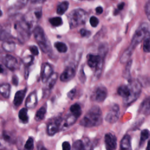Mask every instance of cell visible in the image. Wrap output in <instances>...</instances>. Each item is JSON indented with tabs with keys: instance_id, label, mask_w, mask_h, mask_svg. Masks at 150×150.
<instances>
[{
	"instance_id": "6da1fadb",
	"label": "cell",
	"mask_w": 150,
	"mask_h": 150,
	"mask_svg": "<svg viewBox=\"0 0 150 150\" xmlns=\"http://www.w3.org/2000/svg\"><path fill=\"white\" fill-rule=\"evenodd\" d=\"M103 121L101 111L99 107L94 106L86 113L80 122L85 127H93L100 125Z\"/></svg>"
},
{
	"instance_id": "7a4b0ae2",
	"label": "cell",
	"mask_w": 150,
	"mask_h": 150,
	"mask_svg": "<svg viewBox=\"0 0 150 150\" xmlns=\"http://www.w3.org/2000/svg\"><path fill=\"white\" fill-rule=\"evenodd\" d=\"M32 25L25 18L21 19L15 23V29L17 33V39L21 42L26 41L30 35Z\"/></svg>"
},
{
	"instance_id": "3957f363",
	"label": "cell",
	"mask_w": 150,
	"mask_h": 150,
	"mask_svg": "<svg viewBox=\"0 0 150 150\" xmlns=\"http://www.w3.org/2000/svg\"><path fill=\"white\" fill-rule=\"evenodd\" d=\"M87 12L82 9H75L71 11L67 16L69 23L71 29L84 25L87 19Z\"/></svg>"
},
{
	"instance_id": "277c9868",
	"label": "cell",
	"mask_w": 150,
	"mask_h": 150,
	"mask_svg": "<svg viewBox=\"0 0 150 150\" xmlns=\"http://www.w3.org/2000/svg\"><path fill=\"white\" fill-rule=\"evenodd\" d=\"M33 33L35 39L42 52L46 53L49 52L50 45L43 29L40 26H38L35 28Z\"/></svg>"
},
{
	"instance_id": "5b68a950",
	"label": "cell",
	"mask_w": 150,
	"mask_h": 150,
	"mask_svg": "<svg viewBox=\"0 0 150 150\" xmlns=\"http://www.w3.org/2000/svg\"><path fill=\"white\" fill-rule=\"evenodd\" d=\"M150 35V27L146 23L141 25L134 33L129 48L134 50L135 46L138 45L148 35Z\"/></svg>"
},
{
	"instance_id": "8992f818",
	"label": "cell",
	"mask_w": 150,
	"mask_h": 150,
	"mask_svg": "<svg viewBox=\"0 0 150 150\" xmlns=\"http://www.w3.org/2000/svg\"><path fill=\"white\" fill-rule=\"evenodd\" d=\"M130 89V97L124 101L125 105H129L137 100L141 92V84L138 80H131L128 84Z\"/></svg>"
},
{
	"instance_id": "52a82bcc",
	"label": "cell",
	"mask_w": 150,
	"mask_h": 150,
	"mask_svg": "<svg viewBox=\"0 0 150 150\" xmlns=\"http://www.w3.org/2000/svg\"><path fill=\"white\" fill-rule=\"evenodd\" d=\"M87 64L89 67L94 69L97 74H99L103 67V58L100 55L90 54L87 56Z\"/></svg>"
},
{
	"instance_id": "ba28073f",
	"label": "cell",
	"mask_w": 150,
	"mask_h": 150,
	"mask_svg": "<svg viewBox=\"0 0 150 150\" xmlns=\"http://www.w3.org/2000/svg\"><path fill=\"white\" fill-rule=\"evenodd\" d=\"M107 96V88L103 86H100L94 90L91 96V100L96 102L103 101Z\"/></svg>"
},
{
	"instance_id": "9c48e42d",
	"label": "cell",
	"mask_w": 150,
	"mask_h": 150,
	"mask_svg": "<svg viewBox=\"0 0 150 150\" xmlns=\"http://www.w3.org/2000/svg\"><path fill=\"white\" fill-rule=\"evenodd\" d=\"M120 108L119 106L117 104H114L112 106L110 111L107 112L105 120L109 123H115L119 118Z\"/></svg>"
},
{
	"instance_id": "30bf717a",
	"label": "cell",
	"mask_w": 150,
	"mask_h": 150,
	"mask_svg": "<svg viewBox=\"0 0 150 150\" xmlns=\"http://www.w3.org/2000/svg\"><path fill=\"white\" fill-rule=\"evenodd\" d=\"M62 121L61 118L58 117L54 118L49 122L47 127V132L48 135L50 136L53 135L60 129Z\"/></svg>"
},
{
	"instance_id": "8fae6325",
	"label": "cell",
	"mask_w": 150,
	"mask_h": 150,
	"mask_svg": "<svg viewBox=\"0 0 150 150\" xmlns=\"http://www.w3.org/2000/svg\"><path fill=\"white\" fill-rule=\"evenodd\" d=\"M9 24L3 25L0 23V40L11 41L12 36L11 35V28Z\"/></svg>"
},
{
	"instance_id": "7c38bea8",
	"label": "cell",
	"mask_w": 150,
	"mask_h": 150,
	"mask_svg": "<svg viewBox=\"0 0 150 150\" xmlns=\"http://www.w3.org/2000/svg\"><path fill=\"white\" fill-rule=\"evenodd\" d=\"M4 63L5 66L11 71L15 70L18 67V63L16 59L11 55H6L5 56Z\"/></svg>"
},
{
	"instance_id": "4fadbf2b",
	"label": "cell",
	"mask_w": 150,
	"mask_h": 150,
	"mask_svg": "<svg viewBox=\"0 0 150 150\" xmlns=\"http://www.w3.org/2000/svg\"><path fill=\"white\" fill-rule=\"evenodd\" d=\"M75 75V70L73 67L69 66L64 70L60 76V79L62 81L67 82L71 80Z\"/></svg>"
},
{
	"instance_id": "5bb4252c",
	"label": "cell",
	"mask_w": 150,
	"mask_h": 150,
	"mask_svg": "<svg viewBox=\"0 0 150 150\" xmlns=\"http://www.w3.org/2000/svg\"><path fill=\"white\" fill-rule=\"evenodd\" d=\"M53 73V69L50 64L47 63H44L42 66L41 74V77L43 83H46Z\"/></svg>"
},
{
	"instance_id": "9a60e30c",
	"label": "cell",
	"mask_w": 150,
	"mask_h": 150,
	"mask_svg": "<svg viewBox=\"0 0 150 150\" xmlns=\"http://www.w3.org/2000/svg\"><path fill=\"white\" fill-rule=\"evenodd\" d=\"M104 140L106 148L115 150L117 147V138L115 136L111 133H107L105 135Z\"/></svg>"
},
{
	"instance_id": "2e32d148",
	"label": "cell",
	"mask_w": 150,
	"mask_h": 150,
	"mask_svg": "<svg viewBox=\"0 0 150 150\" xmlns=\"http://www.w3.org/2000/svg\"><path fill=\"white\" fill-rule=\"evenodd\" d=\"M77 119V117H76L73 114L68 115L64 120L62 121L60 129V130H65L67 129L69 127L71 126L76 121Z\"/></svg>"
},
{
	"instance_id": "e0dca14e",
	"label": "cell",
	"mask_w": 150,
	"mask_h": 150,
	"mask_svg": "<svg viewBox=\"0 0 150 150\" xmlns=\"http://www.w3.org/2000/svg\"><path fill=\"white\" fill-rule=\"evenodd\" d=\"M139 112L144 115L150 114V96L145 98L141 104Z\"/></svg>"
},
{
	"instance_id": "ac0fdd59",
	"label": "cell",
	"mask_w": 150,
	"mask_h": 150,
	"mask_svg": "<svg viewBox=\"0 0 150 150\" xmlns=\"http://www.w3.org/2000/svg\"><path fill=\"white\" fill-rule=\"evenodd\" d=\"M37 104V94L35 91L31 93L26 98L25 105L26 108H33Z\"/></svg>"
},
{
	"instance_id": "d6986e66",
	"label": "cell",
	"mask_w": 150,
	"mask_h": 150,
	"mask_svg": "<svg viewBox=\"0 0 150 150\" xmlns=\"http://www.w3.org/2000/svg\"><path fill=\"white\" fill-rule=\"evenodd\" d=\"M118 95L124 98V102L127 101L130 97V89L128 85H122L117 89Z\"/></svg>"
},
{
	"instance_id": "ffe728a7",
	"label": "cell",
	"mask_w": 150,
	"mask_h": 150,
	"mask_svg": "<svg viewBox=\"0 0 150 150\" xmlns=\"http://www.w3.org/2000/svg\"><path fill=\"white\" fill-rule=\"evenodd\" d=\"M26 91H27V88H25L23 90L18 91L15 93L14 99H13V104L15 106L18 107L21 104L25 96Z\"/></svg>"
},
{
	"instance_id": "44dd1931",
	"label": "cell",
	"mask_w": 150,
	"mask_h": 150,
	"mask_svg": "<svg viewBox=\"0 0 150 150\" xmlns=\"http://www.w3.org/2000/svg\"><path fill=\"white\" fill-rule=\"evenodd\" d=\"M121 150H132L131 144V137L129 135H125L122 138L120 143Z\"/></svg>"
},
{
	"instance_id": "7402d4cb",
	"label": "cell",
	"mask_w": 150,
	"mask_h": 150,
	"mask_svg": "<svg viewBox=\"0 0 150 150\" xmlns=\"http://www.w3.org/2000/svg\"><path fill=\"white\" fill-rule=\"evenodd\" d=\"M58 78V74L57 73H53L49 79L46 82V89L50 90L54 86L57 79Z\"/></svg>"
},
{
	"instance_id": "603a6c76",
	"label": "cell",
	"mask_w": 150,
	"mask_h": 150,
	"mask_svg": "<svg viewBox=\"0 0 150 150\" xmlns=\"http://www.w3.org/2000/svg\"><path fill=\"white\" fill-rule=\"evenodd\" d=\"M11 93V86L8 83L0 85V94L5 98L9 97Z\"/></svg>"
},
{
	"instance_id": "cb8c5ba5",
	"label": "cell",
	"mask_w": 150,
	"mask_h": 150,
	"mask_svg": "<svg viewBox=\"0 0 150 150\" xmlns=\"http://www.w3.org/2000/svg\"><path fill=\"white\" fill-rule=\"evenodd\" d=\"M2 47L4 49V50H5V51L8 52H12L15 50L16 45H15V42H13L12 40L5 41L2 43Z\"/></svg>"
},
{
	"instance_id": "d4e9b609",
	"label": "cell",
	"mask_w": 150,
	"mask_h": 150,
	"mask_svg": "<svg viewBox=\"0 0 150 150\" xmlns=\"http://www.w3.org/2000/svg\"><path fill=\"white\" fill-rule=\"evenodd\" d=\"M46 113V108L44 106L40 108L36 112L35 119L36 121H42L45 117Z\"/></svg>"
},
{
	"instance_id": "484cf974",
	"label": "cell",
	"mask_w": 150,
	"mask_h": 150,
	"mask_svg": "<svg viewBox=\"0 0 150 150\" xmlns=\"http://www.w3.org/2000/svg\"><path fill=\"white\" fill-rule=\"evenodd\" d=\"M19 118L23 123H27L28 122V109L27 108H23L20 110L18 114Z\"/></svg>"
},
{
	"instance_id": "4316f807",
	"label": "cell",
	"mask_w": 150,
	"mask_h": 150,
	"mask_svg": "<svg viewBox=\"0 0 150 150\" xmlns=\"http://www.w3.org/2000/svg\"><path fill=\"white\" fill-rule=\"evenodd\" d=\"M69 7V2L67 1H63L60 3L57 7V13L59 15H63L67 9Z\"/></svg>"
},
{
	"instance_id": "83f0119b",
	"label": "cell",
	"mask_w": 150,
	"mask_h": 150,
	"mask_svg": "<svg viewBox=\"0 0 150 150\" xmlns=\"http://www.w3.org/2000/svg\"><path fill=\"white\" fill-rule=\"evenodd\" d=\"M70 110L72 114L73 115H74L76 117L78 118L80 116V115L81 114V107L80 106L79 104H78L77 103L74 104H73L70 108Z\"/></svg>"
},
{
	"instance_id": "f1b7e54d",
	"label": "cell",
	"mask_w": 150,
	"mask_h": 150,
	"mask_svg": "<svg viewBox=\"0 0 150 150\" xmlns=\"http://www.w3.org/2000/svg\"><path fill=\"white\" fill-rule=\"evenodd\" d=\"M71 150H86V146L81 140H77L73 143Z\"/></svg>"
},
{
	"instance_id": "f546056e",
	"label": "cell",
	"mask_w": 150,
	"mask_h": 150,
	"mask_svg": "<svg viewBox=\"0 0 150 150\" xmlns=\"http://www.w3.org/2000/svg\"><path fill=\"white\" fill-rule=\"evenodd\" d=\"M150 137V131L146 129H143L141 132L140 141H139V146H142V145L144 143V142Z\"/></svg>"
},
{
	"instance_id": "4dcf8cb0",
	"label": "cell",
	"mask_w": 150,
	"mask_h": 150,
	"mask_svg": "<svg viewBox=\"0 0 150 150\" xmlns=\"http://www.w3.org/2000/svg\"><path fill=\"white\" fill-rule=\"evenodd\" d=\"M54 47L60 53H66L67 50V47L66 45L61 42H56L54 43Z\"/></svg>"
},
{
	"instance_id": "1f68e13d",
	"label": "cell",
	"mask_w": 150,
	"mask_h": 150,
	"mask_svg": "<svg viewBox=\"0 0 150 150\" xmlns=\"http://www.w3.org/2000/svg\"><path fill=\"white\" fill-rule=\"evenodd\" d=\"M143 50L145 52L150 53V35H148L144 40Z\"/></svg>"
},
{
	"instance_id": "d6a6232c",
	"label": "cell",
	"mask_w": 150,
	"mask_h": 150,
	"mask_svg": "<svg viewBox=\"0 0 150 150\" xmlns=\"http://www.w3.org/2000/svg\"><path fill=\"white\" fill-rule=\"evenodd\" d=\"M50 24L54 26H59L62 25L63 21L60 17H54L51 18L49 20Z\"/></svg>"
},
{
	"instance_id": "836d02e7",
	"label": "cell",
	"mask_w": 150,
	"mask_h": 150,
	"mask_svg": "<svg viewBox=\"0 0 150 150\" xmlns=\"http://www.w3.org/2000/svg\"><path fill=\"white\" fill-rule=\"evenodd\" d=\"M33 139L32 137H29L26 142H25L23 149L25 150H33L34 148V144H33Z\"/></svg>"
},
{
	"instance_id": "e575fe53",
	"label": "cell",
	"mask_w": 150,
	"mask_h": 150,
	"mask_svg": "<svg viewBox=\"0 0 150 150\" xmlns=\"http://www.w3.org/2000/svg\"><path fill=\"white\" fill-rule=\"evenodd\" d=\"M98 23H99V21L98 18H96V16H93L90 18V23L91 26L95 28L98 25Z\"/></svg>"
},
{
	"instance_id": "d590c367",
	"label": "cell",
	"mask_w": 150,
	"mask_h": 150,
	"mask_svg": "<svg viewBox=\"0 0 150 150\" xmlns=\"http://www.w3.org/2000/svg\"><path fill=\"white\" fill-rule=\"evenodd\" d=\"M33 57L32 56H28V57H25L23 59V62L25 65L28 66V65L31 64L33 62Z\"/></svg>"
},
{
	"instance_id": "8d00e7d4",
	"label": "cell",
	"mask_w": 150,
	"mask_h": 150,
	"mask_svg": "<svg viewBox=\"0 0 150 150\" xmlns=\"http://www.w3.org/2000/svg\"><path fill=\"white\" fill-rule=\"evenodd\" d=\"M145 11L147 18H148L149 21H150V1H148L145 6Z\"/></svg>"
},
{
	"instance_id": "74e56055",
	"label": "cell",
	"mask_w": 150,
	"mask_h": 150,
	"mask_svg": "<svg viewBox=\"0 0 150 150\" xmlns=\"http://www.w3.org/2000/svg\"><path fill=\"white\" fill-rule=\"evenodd\" d=\"M107 46H105L104 45H103L102 46H101L100 47V49H99V51H100V53L101 54V55H100L101 57L103 56H105V54L107 53Z\"/></svg>"
},
{
	"instance_id": "f35d334b",
	"label": "cell",
	"mask_w": 150,
	"mask_h": 150,
	"mask_svg": "<svg viewBox=\"0 0 150 150\" xmlns=\"http://www.w3.org/2000/svg\"><path fill=\"white\" fill-rule=\"evenodd\" d=\"M3 137L4 139L8 142H12V138L11 137V135L7 132L4 131L3 132Z\"/></svg>"
},
{
	"instance_id": "ab89813d",
	"label": "cell",
	"mask_w": 150,
	"mask_h": 150,
	"mask_svg": "<svg viewBox=\"0 0 150 150\" xmlns=\"http://www.w3.org/2000/svg\"><path fill=\"white\" fill-rule=\"evenodd\" d=\"M80 32L81 36H83V37H86V38H87V37L90 36V35H91L90 31L87 30H86V29H81L80 30Z\"/></svg>"
},
{
	"instance_id": "60d3db41",
	"label": "cell",
	"mask_w": 150,
	"mask_h": 150,
	"mask_svg": "<svg viewBox=\"0 0 150 150\" xmlns=\"http://www.w3.org/2000/svg\"><path fill=\"white\" fill-rule=\"evenodd\" d=\"M29 50L31 52V53L37 56L39 54V50L38 48L36 46H31L29 47Z\"/></svg>"
},
{
	"instance_id": "b9f144b4",
	"label": "cell",
	"mask_w": 150,
	"mask_h": 150,
	"mask_svg": "<svg viewBox=\"0 0 150 150\" xmlns=\"http://www.w3.org/2000/svg\"><path fill=\"white\" fill-rule=\"evenodd\" d=\"M71 145L67 141H64L62 144V150H71Z\"/></svg>"
},
{
	"instance_id": "7bdbcfd3",
	"label": "cell",
	"mask_w": 150,
	"mask_h": 150,
	"mask_svg": "<svg viewBox=\"0 0 150 150\" xmlns=\"http://www.w3.org/2000/svg\"><path fill=\"white\" fill-rule=\"evenodd\" d=\"M76 94V89L75 88H73V89H71L68 93H67V97L70 98V99H72L74 95Z\"/></svg>"
},
{
	"instance_id": "ee69618b",
	"label": "cell",
	"mask_w": 150,
	"mask_h": 150,
	"mask_svg": "<svg viewBox=\"0 0 150 150\" xmlns=\"http://www.w3.org/2000/svg\"><path fill=\"white\" fill-rule=\"evenodd\" d=\"M37 149L38 150H47L46 148L44 146L43 144L40 142H39L37 144Z\"/></svg>"
},
{
	"instance_id": "f6af8a7d",
	"label": "cell",
	"mask_w": 150,
	"mask_h": 150,
	"mask_svg": "<svg viewBox=\"0 0 150 150\" xmlns=\"http://www.w3.org/2000/svg\"><path fill=\"white\" fill-rule=\"evenodd\" d=\"M12 84L15 86H17L18 84V77L16 76H13L12 78Z\"/></svg>"
},
{
	"instance_id": "bcb514c9",
	"label": "cell",
	"mask_w": 150,
	"mask_h": 150,
	"mask_svg": "<svg viewBox=\"0 0 150 150\" xmlns=\"http://www.w3.org/2000/svg\"><path fill=\"white\" fill-rule=\"evenodd\" d=\"M103 11V8L101 6H98L96 8V12L97 14H101Z\"/></svg>"
},
{
	"instance_id": "7dc6e473",
	"label": "cell",
	"mask_w": 150,
	"mask_h": 150,
	"mask_svg": "<svg viewBox=\"0 0 150 150\" xmlns=\"http://www.w3.org/2000/svg\"><path fill=\"white\" fill-rule=\"evenodd\" d=\"M124 5H125V4L124 3V2H121V3H120V4H119L118 5V6H117V8H118V11H121V10H122V9H123V8H124Z\"/></svg>"
},
{
	"instance_id": "c3c4849f",
	"label": "cell",
	"mask_w": 150,
	"mask_h": 150,
	"mask_svg": "<svg viewBox=\"0 0 150 150\" xmlns=\"http://www.w3.org/2000/svg\"><path fill=\"white\" fill-rule=\"evenodd\" d=\"M146 150H150V140H149V141H148V142Z\"/></svg>"
},
{
	"instance_id": "681fc988",
	"label": "cell",
	"mask_w": 150,
	"mask_h": 150,
	"mask_svg": "<svg viewBox=\"0 0 150 150\" xmlns=\"http://www.w3.org/2000/svg\"><path fill=\"white\" fill-rule=\"evenodd\" d=\"M2 15V11L0 9V16H1Z\"/></svg>"
},
{
	"instance_id": "f907efd6",
	"label": "cell",
	"mask_w": 150,
	"mask_h": 150,
	"mask_svg": "<svg viewBox=\"0 0 150 150\" xmlns=\"http://www.w3.org/2000/svg\"><path fill=\"white\" fill-rule=\"evenodd\" d=\"M18 149H19V150H25L24 149H23V148H18Z\"/></svg>"
},
{
	"instance_id": "816d5d0a",
	"label": "cell",
	"mask_w": 150,
	"mask_h": 150,
	"mask_svg": "<svg viewBox=\"0 0 150 150\" xmlns=\"http://www.w3.org/2000/svg\"><path fill=\"white\" fill-rule=\"evenodd\" d=\"M106 149H107V150H113L112 149H110V148H106Z\"/></svg>"
},
{
	"instance_id": "f5cc1de1",
	"label": "cell",
	"mask_w": 150,
	"mask_h": 150,
	"mask_svg": "<svg viewBox=\"0 0 150 150\" xmlns=\"http://www.w3.org/2000/svg\"><path fill=\"white\" fill-rule=\"evenodd\" d=\"M0 146H1V144H0Z\"/></svg>"
}]
</instances>
